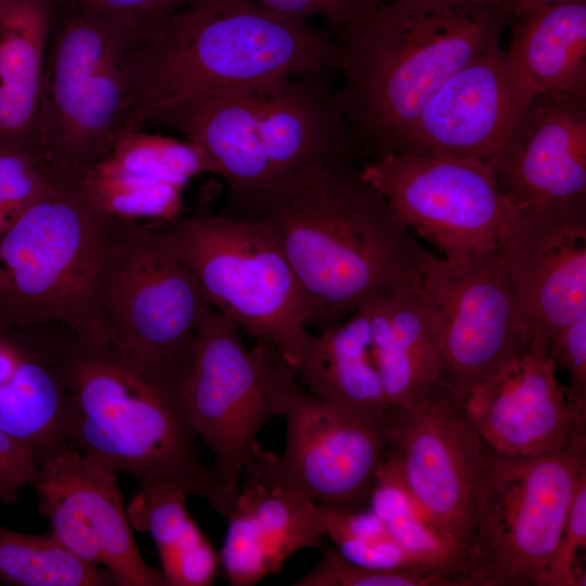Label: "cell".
I'll return each mask as SVG.
<instances>
[{
    "instance_id": "1",
    "label": "cell",
    "mask_w": 586,
    "mask_h": 586,
    "mask_svg": "<svg viewBox=\"0 0 586 586\" xmlns=\"http://www.w3.org/2000/svg\"><path fill=\"white\" fill-rule=\"evenodd\" d=\"M241 216L270 229L317 306L320 330L377 297L416 290L433 256L353 164L282 179Z\"/></svg>"
},
{
    "instance_id": "2",
    "label": "cell",
    "mask_w": 586,
    "mask_h": 586,
    "mask_svg": "<svg viewBox=\"0 0 586 586\" xmlns=\"http://www.w3.org/2000/svg\"><path fill=\"white\" fill-rule=\"evenodd\" d=\"M504 4L383 0L340 36L337 99L361 156L396 153L437 90L468 62L499 44Z\"/></svg>"
},
{
    "instance_id": "3",
    "label": "cell",
    "mask_w": 586,
    "mask_h": 586,
    "mask_svg": "<svg viewBox=\"0 0 586 586\" xmlns=\"http://www.w3.org/2000/svg\"><path fill=\"white\" fill-rule=\"evenodd\" d=\"M341 41L255 0H192L145 31L132 56L135 127L169 102L340 71Z\"/></svg>"
},
{
    "instance_id": "4",
    "label": "cell",
    "mask_w": 586,
    "mask_h": 586,
    "mask_svg": "<svg viewBox=\"0 0 586 586\" xmlns=\"http://www.w3.org/2000/svg\"><path fill=\"white\" fill-rule=\"evenodd\" d=\"M73 398L69 445L127 473L139 489L176 487L227 517L235 496L203 460L184 417L153 386L105 353L79 343L64 353Z\"/></svg>"
},
{
    "instance_id": "5",
    "label": "cell",
    "mask_w": 586,
    "mask_h": 586,
    "mask_svg": "<svg viewBox=\"0 0 586 586\" xmlns=\"http://www.w3.org/2000/svg\"><path fill=\"white\" fill-rule=\"evenodd\" d=\"M110 220L98 292L101 352L136 373L183 417L196 333L209 306L162 231ZM186 418V417H184Z\"/></svg>"
},
{
    "instance_id": "6",
    "label": "cell",
    "mask_w": 586,
    "mask_h": 586,
    "mask_svg": "<svg viewBox=\"0 0 586 586\" xmlns=\"http://www.w3.org/2000/svg\"><path fill=\"white\" fill-rule=\"evenodd\" d=\"M49 186L0 237V324L69 326L101 348L98 292L110 217L76 175L53 167Z\"/></svg>"
},
{
    "instance_id": "7",
    "label": "cell",
    "mask_w": 586,
    "mask_h": 586,
    "mask_svg": "<svg viewBox=\"0 0 586 586\" xmlns=\"http://www.w3.org/2000/svg\"><path fill=\"white\" fill-rule=\"evenodd\" d=\"M143 33L52 7L36 130L47 165L79 176L136 130L131 66Z\"/></svg>"
},
{
    "instance_id": "8",
    "label": "cell",
    "mask_w": 586,
    "mask_h": 586,
    "mask_svg": "<svg viewBox=\"0 0 586 586\" xmlns=\"http://www.w3.org/2000/svg\"><path fill=\"white\" fill-rule=\"evenodd\" d=\"M585 474L586 428L550 454L508 456L488 448L459 586H542Z\"/></svg>"
},
{
    "instance_id": "9",
    "label": "cell",
    "mask_w": 586,
    "mask_h": 586,
    "mask_svg": "<svg viewBox=\"0 0 586 586\" xmlns=\"http://www.w3.org/2000/svg\"><path fill=\"white\" fill-rule=\"evenodd\" d=\"M162 233L208 304L292 368L317 306L270 229L242 216L195 215L169 221Z\"/></svg>"
},
{
    "instance_id": "10",
    "label": "cell",
    "mask_w": 586,
    "mask_h": 586,
    "mask_svg": "<svg viewBox=\"0 0 586 586\" xmlns=\"http://www.w3.org/2000/svg\"><path fill=\"white\" fill-rule=\"evenodd\" d=\"M290 366L270 345L247 349L234 321L211 305L199 324L182 409L214 456V471L238 496L262 428L281 417Z\"/></svg>"
},
{
    "instance_id": "11",
    "label": "cell",
    "mask_w": 586,
    "mask_h": 586,
    "mask_svg": "<svg viewBox=\"0 0 586 586\" xmlns=\"http://www.w3.org/2000/svg\"><path fill=\"white\" fill-rule=\"evenodd\" d=\"M281 417L283 453L257 445L245 482L286 488L334 511L369 508L387 447L385 425L316 398L294 372L285 382Z\"/></svg>"
},
{
    "instance_id": "12",
    "label": "cell",
    "mask_w": 586,
    "mask_h": 586,
    "mask_svg": "<svg viewBox=\"0 0 586 586\" xmlns=\"http://www.w3.org/2000/svg\"><path fill=\"white\" fill-rule=\"evenodd\" d=\"M380 469L411 499L458 563L471 533L472 502L487 446L461 398L441 381L386 423Z\"/></svg>"
},
{
    "instance_id": "13",
    "label": "cell",
    "mask_w": 586,
    "mask_h": 586,
    "mask_svg": "<svg viewBox=\"0 0 586 586\" xmlns=\"http://www.w3.org/2000/svg\"><path fill=\"white\" fill-rule=\"evenodd\" d=\"M360 173L450 264L493 252L515 211L488 165L476 160L390 153L366 162Z\"/></svg>"
},
{
    "instance_id": "14",
    "label": "cell",
    "mask_w": 586,
    "mask_h": 586,
    "mask_svg": "<svg viewBox=\"0 0 586 586\" xmlns=\"http://www.w3.org/2000/svg\"><path fill=\"white\" fill-rule=\"evenodd\" d=\"M417 294L438 354L440 381L459 397L532 343L498 245L459 265L432 256Z\"/></svg>"
},
{
    "instance_id": "15",
    "label": "cell",
    "mask_w": 586,
    "mask_h": 586,
    "mask_svg": "<svg viewBox=\"0 0 586 586\" xmlns=\"http://www.w3.org/2000/svg\"><path fill=\"white\" fill-rule=\"evenodd\" d=\"M498 249L533 339L549 349L586 315V201L515 208Z\"/></svg>"
},
{
    "instance_id": "16",
    "label": "cell",
    "mask_w": 586,
    "mask_h": 586,
    "mask_svg": "<svg viewBox=\"0 0 586 586\" xmlns=\"http://www.w3.org/2000/svg\"><path fill=\"white\" fill-rule=\"evenodd\" d=\"M556 371L548 347L532 340L460 397L487 448L508 456L550 454L586 428V411L570 402Z\"/></svg>"
},
{
    "instance_id": "17",
    "label": "cell",
    "mask_w": 586,
    "mask_h": 586,
    "mask_svg": "<svg viewBox=\"0 0 586 586\" xmlns=\"http://www.w3.org/2000/svg\"><path fill=\"white\" fill-rule=\"evenodd\" d=\"M486 164L514 208L586 201V89L533 94Z\"/></svg>"
},
{
    "instance_id": "18",
    "label": "cell",
    "mask_w": 586,
    "mask_h": 586,
    "mask_svg": "<svg viewBox=\"0 0 586 586\" xmlns=\"http://www.w3.org/2000/svg\"><path fill=\"white\" fill-rule=\"evenodd\" d=\"M532 95L512 68L506 50L493 46L445 81L396 153L486 163L500 149Z\"/></svg>"
},
{
    "instance_id": "19",
    "label": "cell",
    "mask_w": 586,
    "mask_h": 586,
    "mask_svg": "<svg viewBox=\"0 0 586 586\" xmlns=\"http://www.w3.org/2000/svg\"><path fill=\"white\" fill-rule=\"evenodd\" d=\"M257 87L169 102L141 128L162 126L201 148L224 179L237 216L257 208L280 183L260 139Z\"/></svg>"
},
{
    "instance_id": "20",
    "label": "cell",
    "mask_w": 586,
    "mask_h": 586,
    "mask_svg": "<svg viewBox=\"0 0 586 586\" xmlns=\"http://www.w3.org/2000/svg\"><path fill=\"white\" fill-rule=\"evenodd\" d=\"M329 76H284L256 88L260 139L280 181L361 156Z\"/></svg>"
},
{
    "instance_id": "21",
    "label": "cell",
    "mask_w": 586,
    "mask_h": 586,
    "mask_svg": "<svg viewBox=\"0 0 586 586\" xmlns=\"http://www.w3.org/2000/svg\"><path fill=\"white\" fill-rule=\"evenodd\" d=\"M36 479L61 496L118 586H166L162 571L149 565L138 550L117 473L68 445L39 464Z\"/></svg>"
},
{
    "instance_id": "22",
    "label": "cell",
    "mask_w": 586,
    "mask_h": 586,
    "mask_svg": "<svg viewBox=\"0 0 586 586\" xmlns=\"http://www.w3.org/2000/svg\"><path fill=\"white\" fill-rule=\"evenodd\" d=\"M316 398L386 423L390 407L370 353L367 305L339 323L308 333L291 368Z\"/></svg>"
},
{
    "instance_id": "23",
    "label": "cell",
    "mask_w": 586,
    "mask_h": 586,
    "mask_svg": "<svg viewBox=\"0 0 586 586\" xmlns=\"http://www.w3.org/2000/svg\"><path fill=\"white\" fill-rule=\"evenodd\" d=\"M50 0H0V144L36 149Z\"/></svg>"
},
{
    "instance_id": "24",
    "label": "cell",
    "mask_w": 586,
    "mask_h": 586,
    "mask_svg": "<svg viewBox=\"0 0 586 586\" xmlns=\"http://www.w3.org/2000/svg\"><path fill=\"white\" fill-rule=\"evenodd\" d=\"M64 348L48 351L33 340L13 375L0 386V425L38 467L69 445L73 398Z\"/></svg>"
},
{
    "instance_id": "25",
    "label": "cell",
    "mask_w": 586,
    "mask_h": 586,
    "mask_svg": "<svg viewBox=\"0 0 586 586\" xmlns=\"http://www.w3.org/2000/svg\"><path fill=\"white\" fill-rule=\"evenodd\" d=\"M508 60L532 94L586 89V0L511 16Z\"/></svg>"
},
{
    "instance_id": "26",
    "label": "cell",
    "mask_w": 586,
    "mask_h": 586,
    "mask_svg": "<svg viewBox=\"0 0 586 586\" xmlns=\"http://www.w3.org/2000/svg\"><path fill=\"white\" fill-rule=\"evenodd\" d=\"M188 496L176 487L139 489L126 507L131 526L152 536L166 586H208L220 564L219 555L188 512Z\"/></svg>"
},
{
    "instance_id": "27",
    "label": "cell",
    "mask_w": 586,
    "mask_h": 586,
    "mask_svg": "<svg viewBox=\"0 0 586 586\" xmlns=\"http://www.w3.org/2000/svg\"><path fill=\"white\" fill-rule=\"evenodd\" d=\"M250 515L271 574L304 548L320 547L322 507L296 492L257 483L241 484L234 500Z\"/></svg>"
},
{
    "instance_id": "28",
    "label": "cell",
    "mask_w": 586,
    "mask_h": 586,
    "mask_svg": "<svg viewBox=\"0 0 586 586\" xmlns=\"http://www.w3.org/2000/svg\"><path fill=\"white\" fill-rule=\"evenodd\" d=\"M0 583L13 586H118L104 568L89 564L48 534L0 525Z\"/></svg>"
},
{
    "instance_id": "29",
    "label": "cell",
    "mask_w": 586,
    "mask_h": 586,
    "mask_svg": "<svg viewBox=\"0 0 586 586\" xmlns=\"http://www.w3.org/2000/svg\"><path fill=\"white\" fill-rule=\"evenodd\" d=\"M78 178L89 200L107 217L169 222L180 216L183 190L180 186L118 170L101 161Z\"/></svg>"
},
{
    "instance_id": "30",
    "label": "cell",
    "mask_w": 586,
    "mask_h": 586,
    "mask_svg": "<svg viewBox=\"0 0 586 586\" xmlns=\"http://www.w3.org/2000/svg\"><path fill=\"white\" fill-rule=\"evenodd\" d=\"M99 161L118 170L182 188L200 174H216L215 165L196 144L143 129L124 133Z\"/></svg>"
},
{
    "instance_id": "31",
    "label": "cell",
    "mask_w": 586,
    "mask_h": 586,
    "mask_svg": "<svg viewBox=\"0 0 586 586\" xmlns=\"http://www.w3.org/2000/svg\"><path fill=\"white\" fill-rule=\"evenodd\" d=\"M322 519L324 536L345 559L354 563L433 572L403 547L370 507L352 512L322 507Z\"/></svg>"
},
{
    "instance_id": "32",
    "label": "cell",
    "mask_w": 586,
    "mask_h": 586,
    "mask_svg": "<svg viewBox=\"0 0 586 586\" xmlns=\"http://www.w3.org/2000/svg\"><path fill=\"white\" fill-rule=\"evenodd\" d=\"M295 586H457L449 576L421 570L374 568L345 559L324 547L317 565Z\"/></svg>"
},
{
    "instance_id": "33",
    "label": "cell",
    "mask_w": 586,
    "mask_h": 586,
    "mask_svg": "<svg viewBox=\"0 0 586 586\" xmlns=\"http://www.w3.org/2000/svg\"><path fill=\"white\" fill-rule=\"evenodd\" d=\"M51 173L36 149L0 144V237L42 195Z\"/></svg>"
},
{
    "instance_id": "34",
    "label": "cell",
    "mask_w": 586,
    "mask_h": 586,
    "mask_svg": "<svg viewBox=\"0 0 586 586\" xmlns=\"http://www.w3.org/2000/svg\"><path fill=\"white\" fill-rule=\"evenodd\" d=\"M228 528L219 555L229 583L251 586L271 574L265 551L255 534L247 512L233 504L228 515Z\"/></svg>"
},
{
    "instance_id": "35",
    "label": "cell",
    "mask_w": 586,
    "mask_h": 586,
    "mask_svg": "<svg viewBox=\"0 0 586 586\" xmlns=\"http://www.w3.org/2000/svg\"><path fill=\"white\" fill-rule=\"evenodd\" d=\"M586 547V474L581 479L542 586H585L578 552Z\"/></svg>"
},
{
    "instance_id": "36",
    "label": "cell",
    "mask_w": 586,
    "mask_h": 586,
    "mask_svg": "<svg viewBox=\"0 0 586 586\" xmlns=\"http://www.w3.org/2000/svg\"><path fill=\"white\" fill-rule=\"evenodd\" d=\"M53 7L89 12L148 31L192 0H50Z\"/></svg>"
},
{
    "instance_id": "37",
    "label": "cell",
    "mask_w": 586,
    "mask_h": 586,
    "mask_svg": "<svg viewBox=\"0 0 586 586\" xmlns=\"http://www.w3.org/2000/svg\"><path fill=\"white\" fill-rule=\"evenodd\" d=\"M267 11L295 21L321 17L341 36L383 0H255Z\"/></svg>"
},
{
    "instance_id": "38",
    "label": "cell",
    "mask_w": 586,
    "mask_h": 586,
    "mask_svg": "<svg viewBox=\"0 0 586 586\" xmlns=\"http://www.w3.org/2000/svg\"><path fill=\"white\" fill-rule=\"evenodd\" d=\"M549 355L568 375L570 402L586 411V315L552 335Z\"/></svg>"
},
{
    "instance_id": "39",
    "label": "cell",
    "mask_w": 586,
    "mask_h": 586,
    "mask_svg": "<svg viewBox=\"0 0 586 586\" xmlns=\"http://www.w3.org/2000/svg\"><path fill=\"white\" fill-rule=\"evenodd\" d=\"M37 472L33 456L0 425V502L15 504L21 489L31 485Z\"/></svg>"
},
{
    "instance_id": "40",
    "label": "cell",
    "mask_w": 586,
    "mask_h": 586,
    "mask_svg": "<svg viewBox=\"0 0 586 586\" xmlns=\"http://www.w3.org/2000/svg\"><path fill=\"white\" fill-rule=\"evenodd\" d=\"M568 1H575V0H502V3L510 12V15L513 16L523 11L538 8L542 5L568 2Z\"/></svg>"
},
{
    "instance_id": "41",
    "label": "cell",
    "mask_w": 586,
    "mask_h": 586,
    "mask_svg": "<svg viewBox=\"0 0 586 586\" xmlns=\"http://www.w3.org/2000/svg\"><path fill=\"white\" fill-rule=\"evenodd\" d=\"M458 4H470V5H493V4H504L502 0H441Z\"/></svg>"
}]
</instances>
